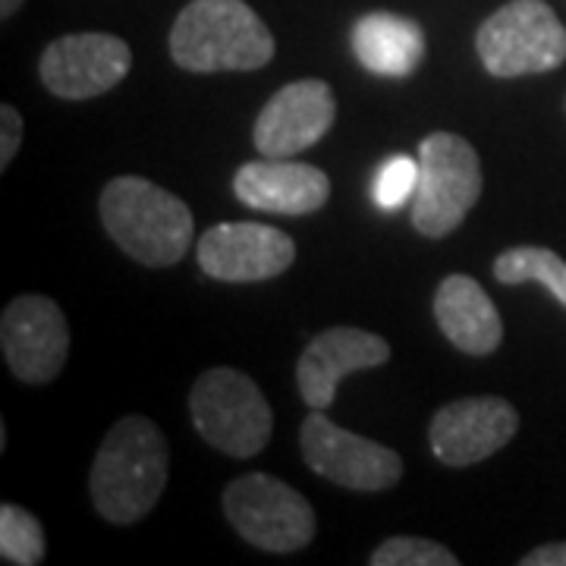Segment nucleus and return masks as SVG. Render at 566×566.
Listing matches in <instances>:
<instances>
[{
    "label": "nucleus",
    "mask_w": 566,
    "mask_h": 566,
    "mask_svg": "<svg viewBox=\"0 0 566 566\" xmlns=\"http://www.w3.org/2000/svg\"><path fill=\"white\" fill-rule=\"evenodd\" d=\"M167 441L145 416H123L111 424L88 472L92 504L114 526L145 520L167 488Z\"/></svg>",
    "instance_id": "obj_1"
},
{
    "label": "nucleus",
    "mask_w": 566,
    "mask_h": 566,
    "mask_svg": "<svg viewBox=\"0 0 566 566\" xmlns=\"http://www.w3.org/2000/svg\"><path fill=\"white\" fill-rule=\"evenodd\" d=\"M170 57L189 73H249L274 57V35L243 0H189L170 29Z\"/></svg>",
    "instance_id": "obj_2"
},
{
    "label": "nucleus",
    "mask_w": 566,
    "mask_h": 566,
    "mask_svg": "<svg viewBox=\"0 0 566 566\" xmlns=\"http://www.w3.org/2000/svg\"><path fill=\"white\" fill-rule=\"evenodd\" d=\"M98 211L107 237L139 264L170 268L189 252V205L145 177H117L107 182Z\"/></svg>",
    "instance_id": "obj_3"
},
{
    "label": "nucleus",
    "mask_w": 566,
    "mask_h": 566,
    "mask_svg": "<svg viewBox=\"0 0 566 566\" xmlns=\"http://www.w3.org/2000/svg\"><path fill=\"white\" fill-rule=\"evenodd\" d=\"M189 416L205 444L240 460L262 453L274 431V412L259 385L227 365L208 368L196 378L189 390Z\"/></svg>",
    "instance_id": "obj_4"
},
{
    "label": "nucleus",
    "mask_w": 566,
    "mask_h": 566,
    "mask_svg": "<svg viewBox=\"0 0 566 566\" xmlns=\"http://www.w3.org/2000/svg\"><path fill=\"white\" fill-rule=\"evenodd\" d=\"M479 151L457 133H431L419 145V189L412 202V227L441 240L453 233L482 199Z\"/></svg>",
    "instance_id": "obj_5"
},
{
    "label": "nucleus",
    "mask_w": 566,
    "mask_h": 566,
    "mask_svg": "<svg viewBox=\"0 0 566 566\" xmlns=\"http://www.w3.org/2000/svg\"><path fill=\"white\" fill-rule=\"evenodd\" d=\"M475 51L497 80L551 73L566 61V29L545 0H510L482 22Z\"/></svg>",
    "instance_id": "obj_6"
},
{
    "label": "nucleus",
    "mask_w": 566,
    "mask_h": 566,
    "mask_svg": "<svg viewBox=\"0 0 566 566\" xmlns=\"http://www.w3.org/2000/svg\"><path fill=\"white\" fill-rule=\"evenodd\" d=\"M223 513L249 545L268 554H293L315 538L312 504L268 472H245L223 488Z\"/></svg>",
    "instance_id": "obj_7"
},
{
    "label": "nucleus",
    "mask_w": 566,
    "mask_h": 566,
    "mask_svg": "<svg viewBox=\"0 0 566 566\" xmlns=\"http://www.w3.org/2000/svg\"><path fill=\"white\" fill-rule=\"evenodd\" d=\"M300 447L305 465L334 485L353 491H385L403 479V460L397 450L334 424L324 416V409L308 412L300 431Z\"/></svg>",
    "instance_id": "obj_8"
},
{
    "label": "nucleus",
    "mask_w": 566,
    "mask_h": 566,
    "mask_svg": "<svg viewBox=\"0 0 566 566\" xmlns=\"http://www.w3.org/2000/svg\"><path fill=\"white\" fill-rule=\"evenodd\" d=\"M0 349L22 385H51L70 356V327L61 305L39 293L7 303L0 315Z\"/></svg>",
    "instance_id": "obj_9"
},
{
    "label": "nucleus",
    "mask_w": 566,
    "mask_h": 566,
    "mask_svg": "<svg viewBox=\"0 0 566 566\" xmlns=\"http://www.w3.org/2000/svg\"><path fill=\"white\" fill-rule=\"evenodd\" d=\"M133 66L129 44L107 32H76L51 41L39 63V76L51 95L85 102L111 92Z\"/></svg>",
    "instance_id": "obj_10"
},
{
    "label": "nucleus",
    "mask_w": 566,
    "mask_h": 566,
    "mask_svg": "<svg viewBox=\"0 0 566 566\" xmlns=\"http://www.w3.org/2000/svg\"><path fill=\"white\" fill-rule=\"evenodd\" d=\"M196 259L208 277L223 283H255L281 277L296 262V243L268 223H214L196 249Z\"/></svg>",
    "instance_id": "obj_11"
},
{
    "label": "nucleus",
    "mask_w": 566,
    "mask_h": 566,
    "mask_svg": "<svg viewBox=\"0 0 566 566\" xmlns=\"http://www.w3.org/2000/svg\"><path fill=\"white\" fill-rule=\"evenodd\" d=\"M520 428V412L504 397H463L434 412L428 441L441 463L463 469L488 460Z\"/></svg>",
    "instance_id": "obj_12"
},
{
    "label": "nucleus",
    "mask_w": 566,
    "mask_h": 566,
    "mask_svg": "<svg viewBox=\"0 0 566 566\" xmlns=\"http://www.w3.org/2000/svg\"><path fill=\"white\" fill-rule=\"evenodd\" d=\"M334 117H337V98L327 82H290L262 107L252 139L262 158H293L312 148L315 142H322L324 133L334 126Z\"/></svg>",
    "instance_id": "obj_13"
},
{
    "label": "nucleus",
    "mask_w": 566,
    "mask_h": 566,
    "mask_svg": "<svg viewBox=\"0 0 566 566\" xmlns=\"http://www.w3.org/2000/svg\"><path fill=\"white\" fill-rule=\"evenodd\" d=\"M387 359H390V344L385 337L363 327H327L300 356L296 385L308 409H327L346 375L385 365Z\"/></svg>",
    "instance_id": "obj_14"
},
{
    "label": "nucleus",
    "mask_w": 566,
    "mask_h": 566,
    "mask_svg": "<svg viewBox=\"0 0 566 566\" xmlns=\"http://www.w3.org/2000/svg\"><path fill=\"white\" fill-rule=\"evenodd\" d=\"M233 192L255 211L312 214L331 199V180L312 164H300L293 158H262L237 170Z\"/></svg>",
    "instance_id": "obj_15"
},
{
    "label": "nucleus",
    "mask_w": 566,
    "mask_h": 566,
    "mask_svg": "<svg viewBox=\"0 0 566 566\" xmlns=\"http://www.w3.org/2000/svg\"><path fill=\"white\" fill-rule=\"evenodd\" d=\"M434 322L450 344L469 356H488L504 340V322L482 283L469 274H450L434 293Z\"/></svg>",
    "instance_id": "obj_16"
},
{
    "label": "nucleus",
    "mask_w": 566,
    "mask_h": 566,
    "mask_svg": "<svg viewBox=\"0 0 566 566\" xmlns=\"http://www.w3.org/2000/svg\"><path fill=\"white\" fill-rule=\"evenodd\" d=\"M353 51L375 76H409L424 57V35L419 22L400 13H368L353 25Z\"/></svg>",
    "instance_id": "obj_17"
},
{
    "label": "nucleus",
    "mask_w": 566,
    "mask_h": 566,
    "mask_svg": "<svg viewBox=\"0 0 566 566\" xmlns=\"http://www.w3.org/2000/svg\"><path fill=\"white\" fill-rule=\"evenodd\" d=\"M494 277L506 286L535 281L566 308V262L545 245H516L497 255Z\"/></svg>",
    "instance_id": "obj_18"
},
{
    "label": "nucleus",
    "mask_w": 566,
    "mask_h": 566,
    "mask_svg": "<svg viewBox=\"0 0 566 566\" xmlns=\"http://www.w3.org/2000/svg\"><path fill=\"white\" fill-rule=\"evenodd\" d=\"M0 557L17 566H39L44 560V528L17 504L0 506Z\"/></svg>",
    "instance_id": "obj_19"
},
{
    "label": "nucleus",
    "mask_w": 566,
    "mask_h": 566,
    "mask_svg": "<svg viewBox=\"0 0 566 566\" xmlns=\"http://www.w3.org/2000/svg\"><path fill=\"white\" fill-rule=\"evenodd\" d=\"M371 566H457L460 557L450 547L428 542V538H412V535H397L387 538L385 545L371 554Z\"/></svg>",
    "instance_id": "obj_20"
},
{
    "label": "nucleus",
    "mask_w": 566,
    "mask_h": 566,
    "mask_svg": "<svg viewBox=\"0 0 566 566\" xmlns=\"http://www.w3.org/2000/svg\"><path fill=\"white\" fill-rule=\"evenodd\" d=\"M416 189H419V158H406V155H394L390 161L381 164L378 177L371 182L375 205L385 211L403 208L409 199H416Z\"/></svg>",
    "instance_id": "obj_21"
},
{
    "label": "nucleus",
    "mask_w": 566,
    "mask_h": 566,
    "mask_svg": "<svg viewBox=\"0 0 566 566\" xmlns=\"http://www.w3.org/2000/svg\"><path fill=\"white\" fill-rule=\"evenodd\" d=\"M22 145V114L13 104L0 107V170H7Z\"/></svg>",
    "instance_id": "obj_22"
},
{
    "label": "nucleus",
    "mask_w": 566,
    "mask_h": 566,
    "mask_svg": "<svg viewBox=\"0 0 566 566\" xmlns=\"http://www.w3.org/2000/svg\"><path fill=\"white\" fill-rule=\"evenodd\" d=\"M520 564L523 566H566V542H560V545L535 547V551H532V554H526Z\"/></svg>",
    "instance_id": "obj_23"
},
{
    "label": "nucleus",
    "mask_w": 566,
    "mask_h": 566,
    "mask_svg": "<svg viewBox=\"0 0 566 566\" xmlns=\"http://www.w3.org/2000/svg\"><path fill=\"white\" fill-rule=\"evenodd\" d=\"M20 7H22V0H0V17H3V20H10Z\"/></svg>",
    "instance_id": "obj_24"
}]
</instances>
